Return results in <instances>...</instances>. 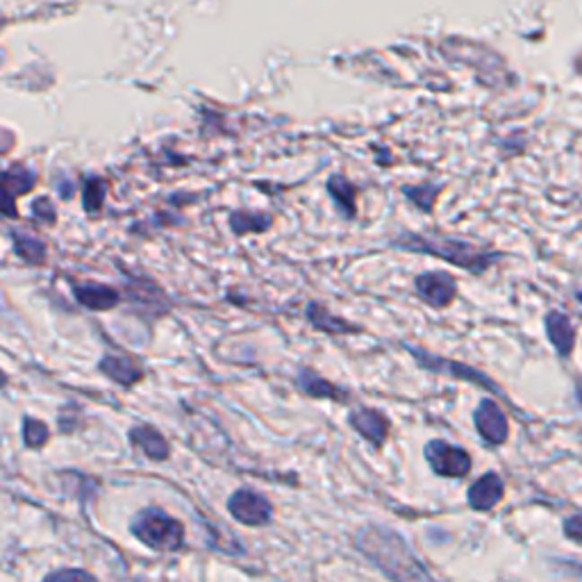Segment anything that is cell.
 <instances>
[{"label": "cell", "mask_w": 582, "mask_h": 582, "mask_svg": "<svg viewBox=\"0 0 582 582\" xmlns=\"http://www.w3.org/2000/svg\"><path fill=\"white\" fill-rule=\"evenodd\" d=\"M562 533H564V537L571 539V542L582 543V512H578V515H571L564 519Z\"/></svg>", "instance_id": "obj_24"}, {"label": "cell", "mask_w": 582, "mask_h": 582, "mask_svg": "<svg viewBox=\"0 0 582 582\" xmlns=\"http://www.w3.org/2000/svg\"><path fill=\"white\" fill-rule=\"evenodd\" d=\"M73 296L78 298L80 305L93 312H107L121 303V294L114 287L98 285V282H83L73 287Z\"/></svg>", "instance_id": "obj_11"}, {"label": "cell", "mask_w": 582, "mask_h": 582, "mask_svg": "<svg viewBox=\"0 0 582 582\" xmlns=\"http://www.w3.org/2000/svg\"><path fill=\"white\" fill-rule=\"evenodd\" d=\"M107 196V182L102 178H92L87 180V185H84L83 198H84V209L87 212H98L105 203Z\"/></svg>", "instance_id": "obj_22"}, {"label": "cell", "mask_w": 582, "mask_h": 582, "mask_svg": "<svg viewBox=\"0 0 582 582\" xmlns=\"http://www.w3.org/2000/svg\"><path fill=\"white\" fill-rule=\"evenodd\" d=\"M546 337H549L551 346L555 348V353L560 357H569L573 353V344H576V328H573L571 319L562 312L553 310L546 314Z\"/></svg>", "instance_id": "obj_12"}, {"label": "cell", "mask_w": 582, "mask_h": 582, "mask_svg": "<svg viewBox=\"0 0 582 582\" xmlns=\"http://www.w3.org/2000/svg\"><path fill=\"white\" fill-rule=\"evenodd\" d=\"M298 387L312 398H328V401H335V403H341V398L346 396L341 389H337L331 380L321 378L319 374H314L312 369H301L298 371Z\"/></svg>", "instance_id": "obj_16"}, {"label": "cell", "mask_w": 582, "mask_h": 582, "mask_svg": "<svg viewBox=\"0 0 582 582\" xmlns=\"http://www.w3.org/2000/svg\"><path fill=\"white\" fill-rule=\"evenodd\" d=\"M271 225V218L267 214H252V212H233L230 214V228L237 237L248 233H264Z\"/></svg>", "instance_id": "obj_20"}, {"label": "cell", "mask_w": 582, "mask_h": 582, "mask_svg": "<svg viewBox=\"0 0 582 582\" xmlns=\"http://www.w3.org/2000/svg\"><path fill=\"white\" fill-rule=\"evenodd\" d=\"M130 442L144 453L148 460L153 462H164L169 460V442H166L164 436L151 426H137L130 430Z\"/></svg>", "instance_id": "obj_15"}, {"label": "cell", "mask_w": 582, "mask_h": 582, "mask_svg": "<svg viewBox=\"0 0 582 582\" xmlns=\"http://www.w3.org/2000/svg\"><path fill=\"white\" fill-rule=\"evenodd\" d=\"M503 494H505L503 481H500L498 473L489 471V473H485L481 481H476L473 485H471L466 500H469L471 509H476V512H489V509H494L496 505L500 503Z\"/></svg>", "instance_id": "obj_10"}, {"label": "cell", "mask_w": 582, "mask_h": 582, "mask_svg": "<svg viewBox=\"0 0 582 582\" xmlns=\"http://www.w3.org/2000/svg\"><path fill=\"white\" fill-rule=\"evenodd\" d=\"M348 423L355 432H357L362 439H366L374 446H383L384 439H387L389 423L384 419V414L375 412L371 408H357L348 414Z\"/></svg>", "instance_id": "obj_9"}, {"label": "cell", "mask_w": 582, "mask_h": 582, "mask_svg": "<svg viewBox=\"0 0 582 582\" xmlns=\"http://www.w3.org/2000/svg\"><path fill=\"white\" fill-rule=\"evenodd\" d=\"M130 533L148 549L160 551V553H175L185 543L182 524L157 507L141 509L139 515L132 516Z\"/></svg>", "instance_id": "obj_3"}, {"label": "cell", "mask_w": 582, "mask_h": 582, "mask_svg": "<svg viewBox=\"0 0 582 582\" xmlns=\"http://www.w3.org/2000/svg\"><path fill=\"white\" fill-rule=\"evenodd\" d=\"M75 578H84V580H93L92 573L87 571H73V569H64V571H55L46 576V580H75Z\"/></svg>", "instance_id": "obj_26"}, {"label": "cell", "mask_w": 582, "mask_h": 582, "mask_svg": "<svg viewBox=\"0 0 582 582\" xmlns=\"http://www.w3.org/2000/svg\"><path fill=\"white\" fill-rule=\"evenodd\" d=\"M578 301H580V303H582V291H580V294H578Z\"/></svg>", "instance_id": "obj_27"}, {"label": "cell", "mask_w": 582, "mask_h": 582, "mask_svg": "<svg viewBox=\"0 0 582 582\" xmlns=\"http://www.w3.org/2000/svg\"><path fill=\"white\" fill-rule=\"evenodd\" d=\"M328 191L335 198V203L340 205V209L348 216H355V198H357V190L353 187L348 178L344 175H332L328 182Z\"/></svg>", "instance_id": "obj_19"}, {"label": "cell", "mask_w": 582, "mask_h": 582, "mask_svg": "<svg viewBox=\"0 0 582 582\" xmlns=\"http://www.w3.org/2000/svg\"><path fill=\"white\" fill-rule=\"evenodd\" d=\"M98 369L110 380L121 384V387H132V384L144 378V369L132 357H121V355H105L98 364Z\"/></svg>", "instance_id": "obj_14"}, {"label": "cell", "mask_w": 582, "mask_h": 582, "mask_svg": "<svg viewBox=\"0 0 582 582\" xmlns=\"http://www.w3.org/2000/svg\"><path fill=\"white\" fill-rule=\"evenodd\" d=\"M405 196H408L410 200H412L417 207H421L423 212H430L432 207V200L436 198V194H439V187L435 185H421V187H405Z\"/></svg>", "instance_id": "obj_23"}, {"label": "cell", "mask_w": 582, "mask_h": 582, "mask_svg": "<svg viewBox=\"0 0 582 582\" xmlns=\"http://www.w3.org/2000/svg\"><path fill=\"white\" fill-rule=\"evenodd\" d=\"M408 237L410 239H398L396 246L417 252H430L435 258L446 260V262L466 269V271L476 273V276L485 273L491 264L503 258V252L482 251V248L473 246L469 242H462V239L421 237V234H408Z\"/></svg>", "instance_id": "obj_2"}, {"label": "cell", "mask_w": 582, "mask_h": 582, "mask_svg": "<svg viewBox=\"0 0 582 582\" xmlns=\"http://www.w3.org/2000/svg\"><path fill=\"white\" fill-rule=\"evenodd\" d=\"M12 242H14V251L21 260L28 264H44L46 262V246L32 234L23 233V230H12Z\"/></svg>", "instance_id": "obj_18"}, {"label": "cell", "mask_w": 582, "mask_h": 582, "mask_svg": "<svg viewBox=\"0 0 582 582\" xmlns=\"http://www.w3.org/2000/svg\"><path fill=\"white\" fill-rule=\"evenodd\" d=\"M423 455H426V462L430 464V469L435 471L436 476L442 478H464L471 473V455L460 446H453V444L442 442V439H435V442L426 444L423 448Z\"/></svg>", "instance_id": "obj_5"}, {"label": "cell", "mask_w": 582, "mask_h": 582, "mask_svg": "<svg viewBox=\"0 0 582 582\" xmlns=\"http://www.w3.org/2000/svg\"><path fill=\"white\" fill-rule=\"evenodd\" d=\"M228 512L234 521L251 528H262L273 519V507L262 494L251 489H237L228 498Z\"/></svg>", "instance_id": "obj_6"}, {"label": "cell", "mask_w": 582, "mask_h": 582, "mask_svg": "<svg viewBox=\"0 0 582 582\" xmlns=\"http://www.w3.org/2000/svg\"><path fill=\"white\" fill-rule=\"evenodd\" d=\"M473 423H476L478 435L485 439V444L489 446H500V444L507 442L509 436V423L507 417H505L503 410L496 405V401L491 398H485L481 401V405L473 412Z\"/></svg>", "instance_id": "obj_8"}, {"label": "cell", "mask_w": 582, "mask_h": 582, "mask_svg": "<svg viewBox=\"0 0 582 582\" xmlns=\"http://www.w3.org/2000/svg\"><path fill=\"white\" fill-rule=\"evenodd\" d=\"M414 291L421 301H426L432 307H448L455 301L457 282L451 273L444 271H428L414 278Z\"/></svg>", "instance_id": "obj_7"}, {"label": "cell", "mask_w": 582, "mask_h": 582, "mask_svg": "<svg viewBox=\"0 0 582 582\" xmlns=\"http://www.w3.org/2000/svg\"><path fill=\"white\" fill-rule=\"evenodd\" d=\"M307 319H310V323L314 325L316 331H323V332H332V335H346V332H359L357 325H350L346 323L344 319H337L335 314H331L328 310H323V307L319 305H307Z\"/></svg>", "instance_id": "obj_17"}, {"label": "cell", "mask_w": 582, "mask_h": 582, "mask_svg": "<svg viewBox=\"0 0 582 582\" xmlns=\"http://www.w3.org/2000/svg\"><path fill=\"white\" fill-rule=\"evenodd\" d=\"M359 553L393 580H428L430 571L414 555L408 542L387 525H366L355 534Z\"/></svg>", "instance_id": "obj_1"}, {"label": "cell", "mask_w": 582, "mask_h": 582, "mask_svg": "<svg viewBox=\"0 0 582 582\" xmlns=\"http://www.w3.org/2000/svg\"><path fill=\"white\" fill-rule=\"evenodd\" d=\"M32 212L34 216L40 218V221H44V224H55V221H57V212H55L53 203H50L46 196H41V198L32 205Z\"/></svg>", "instance_id": "obj_25"}, {"label": "cell", "mask_w": 582, "mask_h": 582, "mask_svg": "<svg viewBox=\"0 0 582 582\" xmlns=\"http://www.w3.org/2000/svg\"><path fill=\"white\" fill-rule=\"evenodd\" d=\"M405 348L412 353V357L417 359L421 369L432 371V374H442V375H451V378L466 380V383L478 384V387L487 389V392L496 393V396H505L503 389H500L498 384L489 378V375L482 374V371L471 369V366H466V364H462V362H451V359L436 357V355L428 353V350H421V348L417 350V348H412V346H405Z\"/></svg>", "instance_id": "obj_4"}, {"label": "cell", "mask_w": 582, "mask_h": 582, "mask_svg": "<svg viewBox=\"0 0 582 582\" xmlns=\"http://www.w3.org/2000/svg\"><path fill=\"white\" fill-rule=\"evenodd\" d=\"M37 182V173L25 164H14L3 173V200H5V212L14 216V198L21 194H28Z\"/></svg>", "instance_id": "obj_13"}, {"label": "cell", "mask_w": 582, "mask_h": 582, "mask_svg": "<svg viewBox=\"0 0 582 582\" xmlns=\"http://www.w3.org/2000/svg\"><path fill=\"white\" fill-rule=\"evenodd\" d=\"M50 439V430L44 421L32 417L23 419V442L30 448H41Z\"/></svg>", "instance_id": "obj_21"}]
</instances>
